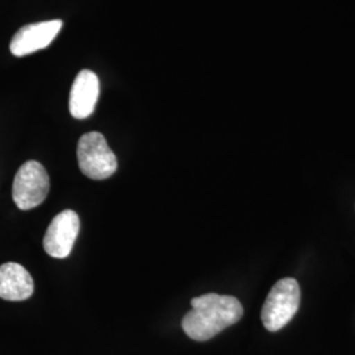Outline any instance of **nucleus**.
I'll list each match as a JSON object with an SVG mask.
<instances>
[{"label":"nucleus","mask_w":355,"mask_h":355,"mask_svg":"<svg viewBox=\"0 0 355 355\" xmlns=\"http://www.w3.org/2000/svg\"><path fill=\"white\" fill-rule=\"evenodd\" d=\"M191 309L182 320V328L193 341H208L230 325L237 324L243 315L239 299L229 295L205 293L191 300Z\"/></svg>","instance_id":"obj_1"},{"label":"nucleus","mask_w":355,"mask_h":355,"mask_svg":"<svg viewBox=\"0 0 355 355\" xmlns=\"http://www.w3.org/2000/svg\"><path fill=\"white\" fill-rule=\"evenodd\" d=\"M76 157L80 171L95 180L112 177L117 170V158L99 132H89L79 139Z\"/></svg>","instance_id":"obj_2"},{"label":"nucleus","mask_w":355,"mask_h":355,"mask_svg":"<svg viewBox=\"0 0 355 355\" xmlns=\"http://www.w3.org/2000/svg\"><path fill=\"white\" fill-rule=\"evenodd\" d=\"M300 305V287L292 278H284L275 283L267 295L262 308V322L270 331H278L284 328Z\"/></svg>","instance_id":"obj_3"},{"label":"nucleus","mask_w":355,"mask_h":355,"mask_svg":"<svg viewBox=\"0 0 355 355\" xmlns=\"http://www.w3.org/2000/svg\"><path fill=\"white\" fill-rule=\"evenodd\" d=\"M49 187V175L45 167L37 161H28L13 179V202L23 211L36 208L46 199Z\"/></svg>","instance_id":"obj_4"},{"label":"nucleus","mask_w":355,"mask_h":355,"mask_svg":"<svg viewBox=\"0 0 355 355\" xmlns=\"http://www.w3.org/2000/svg\"><path fill=\"white\" fill-rule=\"evenodd\" d=\"M79 216L71 209L62 211L51 220L44 237V249L53 258H66L71 253L79 234Z\"/></svg>","instance_id":"obj_5"},{"label":"nucleus","mask_w":355,"mask_h":355,"mask_svg":"<svg viewBox=\"0 0 355 355\" xmlns=\"http://www.w3.org/2000/svg\"><path fill=\"white\" fill-rule=\"evenodd\" d=\"M62 26L61 20H51L23 26L15 33L10 51L15 57H24L45 49L57 37Z\"/></svg>","instance_id":"obj_6"},{"label":"nucleus","mask_w":355,"mask_h":355,"mask_svg":"<svg viewBox=\"0 0 355 355\" xmlns=\"http://www.w3.org/2000/svg\"><path fill=\"white\" fill-rule=\"evenodd\" d=\"M101 82L91 70H82L73 83L70 91L69 108L76 119H86L94 112L99 99Z\"/></svg>","instance_id":"obj_7"},{"label":"nucleus","mask_w":355,"mask_h":355,"mask_svg":"<svg viewBox=\"0 0 355 355\" xmlns=\"http://www.w3.org/2000/svg\"><path fill=\"white\" fill-rule=\"evenodd\" d=\"M35 283L26 268L8 262L0 266V297L10 302H23L32 296Z\"/></svg>","instance_id":"obj_8"}]
</instances>
